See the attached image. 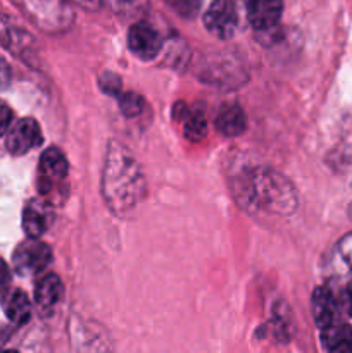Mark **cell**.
Here are the masks:
<instances>
[{
	"label": "cell",
	"mask_w": 352,
	"mask_h": 353,
	"mask_svg": "<svg viewBox=\"0 0 352 353\" xmlns=\"http://www.w3.org/2000/svg\"><path fill=\"white\" fill-rule=\"evenodd\" d=\"M0 41H2L3 47L12 50L16 55H21V57L24 54H30L31 47H33V38L26 31L10 23L9 17L2 16V14H0Z\"/></svg>",
	"instance_id": "12"
},
{
	"label": "cell",
	"mask_w": 352,
	"mask_h": 353,
	"mask_svg": "<svg viewBox=\"0 0 352 353\" xmlns=\"http://www.w3.org/2000/svg\"><path fill=\"white\" fill-rule=\"evenodd\" d=\"M282 0H248L247 17L254 30H273L282 19Z\"/></svg>",
	"instance_id": "8"
},
{
	"label": "cell",
	"mask_w": 352,
	"mask_h": 353,
	"mask_svg": "<svg viewBox=\"0 0 352 353\" xmlns=\"http://www.w3.org/2000/svg\"><path fill=\"white\" fill-rule=\"evenodd\" d=\"M247 126V117L244 109L237 102H226L221 105L216 116V128L221 134L228 138L240 137Z\"/></svg>",
	"instance_id": "10"
},
{
	"label": "cell",
	"mask_w": 352,
	"mask_h": 353,
	"mask_svg": "<svg viewBox=\"0 0 352 353\" xmlns=\"http://www.w3.org/2000/svg\"><path fill=\"white\" fill-rule=\"evenodd\" d=\"M347 307H349V312L352 314V283H349L347 286Z\"/></svg>",
	"instance_id": "27"
},
{
	"label": "cell",
	"mask_w": 352,
	"mask_h": 353,
	"mask_svg": "<svg viewBox=\"0 0 352 353\" xmlns=\"http://www.w3.org/2000/svg\"><path fill=\"white\" fill-rule=\"evenodd\" d=\"M119 107H121V112H123L124 116L135 117L144 110V99L135 92L121 93Z\"/></svg>",
	"instance_id": "19"
},
{
	"label": "cell",
	"mask_w": 352,
	"mask_h": 353,
	"mask_svg": "<svg viewBox=\"0 0 352 353\" xmlns=\"http://www.w3.org/2000/svg\"><path fill=\"white\" fill-rule=\"evenodd\" d=\"M10 121H12V110L3 100H0V137L9 131Z\"/></svg>",
	"instance_id": "23"
},
{
	"label": "cell",
	"mask_w": 352,
	"mask_h": 353,
	"mask_svg": "<svg viewBox=\"0 0 352 353\" xmlns=\"http://www.w3.org/2000/svg\"><path fill=\"white\" fill-rule=\"evenodd\" d=\"M337 252L338 255H340L342 262L352 271V233L345 234V236L338 241Z\"/></svg>",
	"instance_id": "22"
},
{
	"label": "cell",
	"mask_w": 352,
	"mask_h": 353,
	"mask_svg": "<svg viewBox=\"0 0 352 353\" xmlns=\"http://www.w3.org/2000/svg\"><path fill=\"white\" fill-rule=\"evenodd\" d=\"M72 2L78 3V6H81L83 9H86V10H95V9H99L102 0H72Z\"/></svg>",
	"instance_id": "26"
},
{
	"label": "cell",
	"mask_w": 352,
	"mask_h": 353,
	"mask_svg": "<svg viewBox=\"0 0 352 353\" xmlns=\"http://www.w3.org/2000/svg\"><path fill=\"white\" fill-rule=\"evenodd\" d=\"M41 143V130L31 117H24L14 123L7 131L6 145L12 155H24Z\"/></svg>",
	"instance_id": "6"
},
{
	"label": "cell",
	"mask_w": 352,
	"mask_h": 353,
	"mask_svg": "<svg viewBox=\"0 0 352 353\" xmlns=\"http://www.w3.org/2000/svg\"><path fill=\"white\" fill-rule=\"evenodd\" d=\"M48 223H50L48 203L38 200L28 203L23 212V230L26 231L30 240H38L47 231Z\"/></svg>",
	"instance_id": "13"
},
{
	"label": "cell",
	"mask_w": 352,
	"mask_h": 353,
	"mask_svg": "<svg viewBox=\"0 0 352 353\" xmlns=\"http://www.w3.org/2000/svg\"><path fill=\"white\" fill-rule=\"evenodd\" d=\"M100 190L106 205L119 217H130L147 192L144 172L124 145L110 141L102 169Z\"/></svg>",
	"instance_id": "1"
},
{
	"label": "cell",
	"mask_w": 352,
	"mask_h": 353,
	"mask_svg": "<svg viewBox=\"0 0 352 353\" xmlns=\"http://www.w3.org/2000/svg\"><path fill=\"white\" fill-rule=\"evenodd\" d=\"M183 133L190 141H200L207 133V121L200 110H192L185 117L183 123Z\"/></svg>",
	"instance_id": "18"
},
{
	"label": "cell",
	"mask_w": 352,
	"mask_h": 353,
	"mask_svg": "<svg viewBox=\"0 0 352 353\" xmlns=\"http://www.w3.org/2000/svg\"><path fill=\"white\" fill-rule=\"evenodd\" d=\"M110 9L126 19H138L148 9V0H107Z\"/></svg>",
	"instance_id": "17"
},
{
	"label": "cell",
	"mask_w": 352,
	"mask_h": 353,
	"mask_svg": "<svg viewBox=\"0 0 352 353\" xmlns=\"http://www.w3.org/2000/svg\"><path fill=\"white\" fill-rule=\"evenodd\" d=\"M10 283V271H9V265L0 259V293L6 292L7 286Z\"/></svg>",
	"instance_id": "24"
},
{
	"label": "cell",
	"mask_w": 352,
	"mask_h": 353,
	"mask_svg": "<svg viewBox=\"0 0 352 353\" xmlns=\"http://www.w3.org/2000/svg\"><path fill=\"white\" fill-rule=\"evenodd\" d=\"M100 88L109 95H121V78L113 72H104L99 79Z\"/></svg>",
	"instance_id": "21"
},
{
	"label": "cell",
	"mask_w": 352,
	"mask_h": 353,
	"mask_svg": "<svg viewBox=\"0 0 352 353\" xmlns=\"http://www.w3.org/2000/svg\"><path fill=\"white\" fill-rule=\"evenodd\" d=\"M313 316L320 330L338 323V303L333 293L324 286H320L313 293Z\"/></svg>",
	"instance_id": "11"
},
{
	"label": "cell",
	"mask_w": 352,
	"mask_h": 353,
	"mask_svg": "<svg viewBox=\"0 0 352 353\" xmlns=\"http://www.w3.org/2000/svg\"><path fill=\"white\" fill-rule=\"evenodd\" d=\"M40 176L41 193H50L57 183L64 181L68 176V161L59 148L50 147L41 154Z\"/></svg>",
	"instance_id": "7"
},
{
	"label": "cell",
	"mask_w": 352,
	"mask_h": 353,
	"mask_svg": "<svg viewBox=\"0 0 352 353\" xmlns=\"http://www.w3.org/2000/svg\"><path fill=\"white\" fill-rule=\"evenodd\" d=\"M2 309L7 319L12 321L14 324H24L31 317V302L26 293L21 290H10L3 295Z\"/></svg>",
	"instance_id": "15"
},
{
	"label": "cell",
	"mask_w": 352,
	"mask_h": 353,
	"mask_svg": "<svg viewBox=\"0 0 352 353\" xmlns=\"http://www.w3.org/2000/svg\"><path fill=\"white\" fill-rule=\"evenodd\" d=\"M237 9L230 0H214L204 14V26L214 37L228 40L237 30Z\"/></svg>",
	"instance_id": "4"
},
{
	"label": "cell",
	"mask_w": 352,
	"mask_h": 353,
	"mask_svg": "<svg viewBox=\"0 0 352 353\" xmlns=\"http://www.w3.org/2000/svg\"><path fill=\"white\" fill-rule=\"evenodd\" d=\"M128 47L141 61H152L161 52L162 38L152 24L145 23V21H138L130 28Z\"/></svg>",
	"instance_id": "5"
},
{
	"label": "cell",
	"mask_w": 352,
	"mask_h": 353,
	"mask_svg": "<svg viewBox=\"0 0 352 353\" xmlns=\"http://www.w3.org/2000/svg\"><path fill=\"white\" fill-rule=\"evenodd\" d=\"M62 299V283L55 274H45L37 283L35 300L40 309H52Z\"/></svg>",
	"instance_id": "16"
},
{
	"label": "cell",
	"mask_w": 352,
	"mask_h": 353,
	"mask_svg": "<svg viewBox=\"0 0 352 353\" xmlns=\"http://www.w3.org/2000/svg\"><path fill=\"white\" fill-rule=\"evenodd\" d=\"M0 353H17L16 350H2Z\"/></svg>",
	"instance_id": "28"
},
{
	"label": "cell",
	"mask_w": 352,
	"mask_h": 353,
	"mask_svg": "<svg viewBox=\"0 0 352 353\" xmlns=\"http://www.w3.org/2000/svg\"><path fill=\"white\" fill-rule=\"evenodd\" d=\"M52 262V250L48 245L41 243L38 240L23 241L19 247L14 250L12 264L17 274L31 276L40 274L41 271L48 268Z\"/></svg>",
	"instance_id": "3"
},
{
	"label": "cell",
	"mask_w": 352,
	"mask_h": 353,
	"mask_svg": "<svg viewBox=\"0 0 352 353\" xmlns=\"http://www.w3.org/2000/svg\"><path fill=\"white\" fill-rule=\"evenodd\" d=\"M9 79H10V74H9V68H7V62L3 61V59H0V90L6 88V86L9 85Z\"/></svg>",
	"instance_id": "25"
},
{
	"label": "cell",
	"mask_w": 352,
	"mask_h": 353,
	"mask_svg": "<svg viewBox=\"0 0 352 353\" xmlns=\"http://www.w3.org/2000/svg\"><path fill=\"white\" fill-rule=\"evenodd\" d=\"M237 196L247 209L268 210L278 216H289L297 205L292 183L273 169H252L237 186Z\"/></svg>",
	"instance_id": "2"
},
{
	"label": "cell",
	"mask_w": 352,
	"mask_h": 353,
	"mask_svg": "<svg viewBox=\"0 0 352 353\" xmlns=\"http://www.w3.org/2000/svg\"><path fill=\"white\" fill-rule=\"evenodd\" d=\"M164 2L183 19H193L200 10V0H164Z\"/></svg>",
	"instance_id": "20"
},
{
	"label": "cell",
	"mask_w": 352,
	"mask_h": 353,
	"mask_svg": "<svg viewBox=\"0 0 352 353\" xmlns=\"http://www.w3.org/2000/svg\"><path fill=\"white\" fill-rule=\"evenodd\" d=\"M72 340L76 353H113L109 338L95 324H79Z\"/></svg>",
	"instance_id": "9"
},
{
	"label": "cell",
	"mask_w": 352,
	"mask_h": 353,
	"mask_svg": "<svg viewBox=\"0 0 352 353\" xmlns=\"http://www.w3.org/2000/svg\"><path fill=\"white\" fill-rule=\"evenodd\" d=\"M323 347L330 353H352V327L344 323H335L321 330Z\"/></svg>",
	"instance_id": "14"
}]
</instances>
